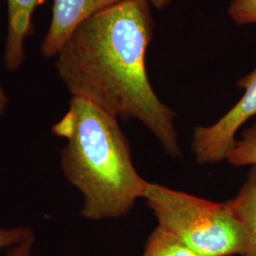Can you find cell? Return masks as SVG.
Wrapping results in <instances>:
<instances>
[{
    "instance_id": "obj_6",
    "label": "cell",
    "mask_w": 256,
    "mask_h": 256,
    "mask_svg": "<svg viewBox=\"0 0 256 256\" xmlns=\"http://www.w3.org/2000/svg\"><path fill=\"white\" fill-rule=\"evenodd\" d=\"M46 0H7V34L4 63L10 72L19 70L25 60V40L32 30V18Z\"/></svg>"
},
{
    "instance_id": "obj_11",
    "label": "cell",
    "mask_w": 256,
    "mask_h": 256,
    "mask_svg": "<svg viewBox=\"0 0 256 256\" xmlns=\"http://www.w3.org/2000/svg\"><path fill=\"white\" fill-rule=\"evenodd\" d=\"M32 236H34V234L28 228H0V250L10 246H18Z\"/></svg>"
},
{
    "instance_id": "obj_5",
    "label": "cell",
    "mask_w": 256,
    "mask_h": 256,
    "mask_svg": "<svg viewBox=\"0 0 256 256\" xmlns=\"http://www.w3.org/2000/svg\"><path fill=\"white\" fill-rule=\"evenodd\" d=\"M122 0H54L52 16L41 54L46 58L56 57L75 30L96 14Z\"/></svg>"
},
{
    "instance_id": "obj_12",
    "label": "cell",
    "mask_w": 256,
    "mask_h": 256,
    "mask_svg": "<svg viewBox=\"0 0 256 256\" xmlns=\"http://www.w3.org/2000/svg\"><path fill=\"white\" fill-rule=\"evenodd\" d=\"M34 240V238L32 236L26 241L20 243L18 246H14L8 256H32Z\"/></svg>"
},
{
    "instance_id": "obj_10",
    "label": "cell",
    "mask_w": 256,
    "mask_h": 256,
    "mask_svg": "<svg viewBox=\"0 0 256 256\" xmlns=\"http://www.w3.org/2000/svg\"><path fill=\"white\" fill-rule=\"evenodd\" d=\"M228 12L238 25L256 24V0H232Z\"/></svg>"
},
{
    "instance_id": "obj_7",
    "label": "cell",
    "mask_w": 256,
    "mask_h": 256,
    "mask_svg": "<svg viewBox=\"0 0 256 256\" xmlns=\"http://www.w3.org/2000/svg\"><path fill=\"white\" fill-rule=\"evenodd\" d=\"M227 203L244 230L246 240L244 256H256V167H252L247 182L238 196Z\"/></svg>"
},
{
    "instance_id": "obj_4",
    "label": "cell",
    "mask_w": 256,
    "mask_h": 256,
    "mask_svg": "<svg viewBox=\"0 0 256 256\" xmlns=\"http://www.w3.org/2000/svg\"><path fill=\"white\" fill-rule=\"evenodd\" d=\"M236 86L245 93L238 104L210 126L196 128L192 150L200 164H210L226 158L236 142V134L248 120L256 116V68L240 79Z\"/></svg>"
},
{
    "instance_id": "obj_14",
    "label": "cell",
    "mask_w": 256,
    "mask_h": 256,
    "mask_svg": "<svg viewBox=\"0 0 256 256\" xmlns=\"http://www.w3.org/2000/svg\"><path fill=\"white\" fill-rule=\"evenodd\" d=\"M144 1L153 4L158 9H164L170 3L171 0H144Z\"/></svg>"
},
{
    "instance_id": "obj_13",
    "label": "cell",
    "mask_w": 256,
    "mask_h": 256,
    "mask_svg": "<svg viewBox=\"0 0 256 256\" xmlns=\"http://www.w3.org/2000/svg\"><path fill=\"white\" fill-rule=\"evenodd\" d=\"M7 106H8V97L4 92V90L0 86V115L4 114Z\"/></svg>"
},
{
    "instance_id": "obj_2",
    "label": "cell",
    "mask_w": 256,
    "mask_h": 256,
    "mask_svg": "<svg viewBox=\"0 0 256 256\" xmlns=\"http://www.w3.org/2000/svg\"><path fill=\"white\" fill-rule=\"evenodd\" d=\"M52 131L66 140L62 171L82 194V216L102 220L128 214L142 198L146 180L135 169L118 118L72 96L68 112Z\"/></svg>"
},
{
    "instance_id": "obj_3",
    "label": "cell",
    "mask_w": 256,
    "mask_h": 256,
    "mask_svg": "<svg viewBox=\"0 0 256 256\" xmlns=\"http://www.w3.org/2000/svg\"><path fill=\"white\" fill-rule=\"evenodd\" d=\"M142 198L158 226L198 256H245L244 230L227 202H210L148 182Z\"/></svg>"
},
{
    "instance_id": "obj_9",
    "label": "cell",
    "mask_w": 256,
    "mask_h": 256,
    "mask_svg": "<svg viewBox=\"0 0 256 256\" xmlns=\"http://www.w3.org/2000/svg\"><path fill=\"white\" fill-rule=\"evenodd\" d=\"M225 160L236 167H256V124L242 132L241 138L236 142Z\"/></svg>"
},
{
    "instance_id": "obj_1",
    "label": "cell",
    "mask_w": 256,
    "mask_h": 256,
    "mask_svg": "<svg viewBox=\"0 0 256 256\" xmlns=\"http://www.w3.org/2000/svg\"><path fill=\"white\" fill-rule=\"evenodd\" d=\"M154 21L144 0H122L75 30L56 55L55 68L74 97L122 120L142 122L165 152L182 156L176 113L156 96L146 72Z\"/></svg>"
},
{
    "instance_id": "obj_8",
    "label": "cell",
    "mask_w": 256,
    "mask_h": 256,
    "mask_svg": "<svg viewBox=\"0 0 256 256\" xmlns=\"http://www.w3.org/2000/svg\"><path fill=\"white\" fill-rule=\"evenodd\" d=\"M142 256H200L171 232L158 226L147 239Z\"/></svg>"
}]
</instances>
